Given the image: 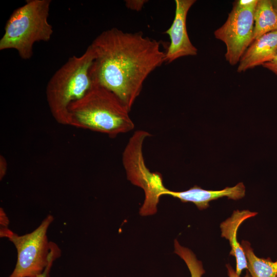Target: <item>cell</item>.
Here are the masks:
<instances>
[{"instance_id":"obj_1","label":"cell","mask_w":277,"mask_h":277,"mask_svg":"<svg viewBox=\"0 0 277 277\" xmlns=\"http://www.w3.org/2000/svg\"><path fill=\"white\" fill-rule=\"evenodd\" d=\"M94 53L91 74L95 85L113 93L129 112L149 74L165 63L159 42L142 32L105 30L90 45Z\"/></svg>"},{"instance_id":"obj_2","label":"cell","mask_w":277,"mask_h":277,"mask_svg":"<svg viewBox=\"0 0 277 277\" xmlns=\"http://www.w3.org/2000/svg\"><path fill=\"white\" fill-rule=\"evenodd\" d=\"M68 111V125L106 134L111 138L134 128L130 112L120 100L98 85L72 103Z\"/></svg>"},{"instance_id":"obj_3","label":"cell","mask_w":277,"mask_h":277,"mask_svg":"<svg viewBox=\"0 0 277 277\" xmlns=\"http://www.w3.org/2000/svg\"><path fill=\"white\" fill-rule=\"evenodd\" d=\"M95 55L89 45L81 56L70 57L48 81L46 95L55 120L68 125L69 106L85 96L95 85L91 67Z\"/></svg>"},{"instance_id":"obj_4","label":"cell","mask_w":277,"mask_h":277,"mask_svg":"<svg viewBox=\"0 0 277 277\" xmlns=\"http://www.w3.org/2000/svg\"><path fill=\"white\" fill-rule=\"evenodd\" d=\"M51 0H27L13 11L0 40V50L15 49L23 60L33 55L34 44L48 42L53 30L48 22Z\"/></svg>"},{"instance_id":"obj_5","label":"cell","mask_w":277,"mask_h":277,"mask_svg":"<svg viewBox=\"0 0 277 277\" xmlns=\"http://www.w3.org/2000/svg\"><path fill=\"white\" fill-rule=\"evenodd\" d=\"M53 221L49 214L40 225L29 233L18 235L8 228L1 229V237L8 238L17 252L15 267L9 277H37L43 273L50 261L61 254L58 247L49 242L48 229Z\"/></svg>"},{"instance_id":"obj_6","label":"cell","mask_w":277,"mask_h":277,"mask_svg":"<svg viewBox=\"0 0 277 277\" xmlns=\"http://www.w3.org/2000/svg\"><path fill=\"white\" fill-rule=\"evenodd\" d=\"M150 136L151 134L145 130L135 131L122 155L127 179L145 192L144 202L140 209V214L143 216L156 212L160 197L168 190L163 184L162 175L159 172H151L145 164L143 145L144 140Z\"/></svg>"},{"instance_id":"obj_7","label":"cell","mask_w":277,"mask_h":277,"mask_svg":"<svg viewBox=\"0 0 277 277\" xmlns=\"http://www.w3.org/2000/svg\"><path fill=\"white\" fill-rule=\"evenodd\" d=\"M256 5L241 7L234 3L225 23L214 32L215 38L225 44V57L231 65L239 63L253 42L254 14Z\"/></svg>"},{"instance_id":"obj_8","label":"cell","mask_w":277,"mask_h":277,"mask_svg":"<svg viewBox=\"0 0 277 277\" xmlns=\"http://www.w3.org/2000/svg\"><path fill=\"white\" fill-rule=\"evenodd\" d=\"M195 2V0L175 1L173 21L164 32L169 36L170 41L165 52V63H170L183 56L197 55V50L191 42L186 28L188 12Z\"/></svg>"},{"instance_id":"obj_9","label":"cell","mask_w":277,"mask_h":277,"mask_svg":"<svg viewBox=\"0 0 277 277\" xmlns=\"http://www.w3.org/2000/svg\"><path fill=\"white\" fill-rule=\"evenodd\" d=\"M164 195H170L179 199L183 203H194L200 210L209 207L210 201L225 196L234 200L243 198L245 195V187L243 183H239L234 187L220 190L203 189L196 185L183 191H173L168 190Z\"/></svg>"},{"instance_id":"obj_10","label":"cell","mask_w":277,"mask_h":277,"mask_svg":"<svg viewBox=\"0 0 277 277\" xmlns=\"http://www.w3.org/2000/svg\"><path fill=\"white\" fill-rule=\"evenodd\" d=\"M277 53V30L254 40L241 57L237 71L243 72L271 61Z\"/></svg>"},{"instance_id":"obj_11","label":"cell","mask_w":277,"mask_h":277,"mask_svg":"<svg viewBox=\"0 0 277 277\" xmlns=\"http://www.w3.org/2000/svg\"><path fill=\"white\" fill-rule=\"evenodd\" d=\"M258 214L248 210L233 211L232 215L220 225L221 236L229 241L231 250L229 254L236 260L235 272L240 275L244 269H247V261L241 245L238 242L236 235L238 228L246 220Z\"/></svg>"},{"instance_id":"obj_12","label":"cell","mask_w":277,"mask_h":277,"mask_svg":"<svg viewBox=\"0 0 277 277\" xmlns=\"http://www.w3.org/2000/svg\"><path fill=\"white\" fill-rule=\"evenodd\" d=\"M277 30V10L272 0H259L254 14L253 41Z\"/></svg>"},{"instance_id":"obj_13","label":"cell","mask_w":277,"mask_h":277,"mask_svg":"<svg viewBox=\"0 0 277 277\" xmlns=\"http://www.w3.org/2000/svg\"><path fill=\"white\" fill-rule=\"evenodd\" d=\"M241 245L247 259V270L251 277H277V260L273 262L270 258L256 256L248 241L243 240Z\"/></svg>"},{"instance_id":"obj_14","label":"cell","mask_w":277,"mask_h":277,"mask_svg":"<svg viewBox=\"0 0 277 277\" xmlns=\"http://www.w3.org/2000/svg\"><path fill=\"white\" fill-rule=\"evenodd\" d=\"M174 251L186 263L191 277H202L205 273L201 261L198 260L194 253L188 248L181 246L176 239L174 242Z\"/></svg>"},{"instance_id":"obj_15","label":"cell","mask_w":277,"mask_h":277,"mask_svg":"<svg viewBox=\"0 0 277 277\" xmlns=\"http://www.w3.org/2000/svg\"><path fill=\"white\" fill-rule=\"evenodd\" d=\"M147 1L145 0H128L125 1L126 6L134 11H140Z\"/></svg>"},{"instance_id":"obj_16","label":"cell","mask_w":277,"mask_h":277,"mask_svg":"<svg viewBox=\"0 0 277 277\" xmlns=\"http://www.w3.org/2000/svg\"><path fill=\"white\" fill-rule=\"evenodd\" d=\"M262 66L270 70L277 76V53L271 61L265 63Z\"/></svg>"},{"instance_id":"obj_17","label":"cell","mask_w":277,"mask_h":277,"mask_svg":"<svg viewBox=\"0 0 277 277\" xmlns=\"http://www.w3.org/2000/svg\"><path fill=\"white\" fill-rule=\"evenodd\" d=\"M7 171V163L5 157L0 155V180H2L5 176Z\"/></svg>"},{"instance_id":"obj_18","label":"cell","mask_w":277,"mask_h":277,"mask_svg":"<svg viewBox=\"0 0 277 277\" xmlns=\"http://www.w3.org/2000/svg\"><path fill=\"white\" fill-rule=\"evenodd\" d=\"M259 0H239L234 3L238 6L241 7H249L256 5Z\"/></svg>"},{"instance_id":"obj_19","label":"cell","mask_w":277,"mask_h":277,"mask_svg":"<svg viewBox=\"0 0 277 277\" xmlns=\"http://www.w3.org/2000/svg\"><path fill=\"white\" fill-rule=\"evenodd\" d=\"M226 267L227 269L228 275L229 277H241L235 272V270L232 267L230 264H227ZM243 277H251L248 271H246L245 275Z\"/></svg>"},{"instance_id":"obj_20","label":"cell","mask_w":277,"mask_h":277,"mask_svg":"<svg viewBox=\"0 0 277 277\" xmlns=\"http://www.w3.org/2000/svg\"><path fill=\"white\" fill-rule=\"evenodd\" d=\"M9 223V220L2 208H1V225L3 228H7Z\"/></svg>"},{"instance_id":"obj_21","label":"cell","mask_w":277,"mask_h":277,"mask_svg":"<svg viewBox=\"0 0 277 277\" xmlns=\"http://www.w3.org/2000/svg\"><path fill=\"white\" fill-rule=\"evenodd\" d=\"M52 264L53 262H50L43 273L39 275L37 277H48Z\"/></svg>"},{"instance_id":"obj_22","label":"cell","mask_w":277,"mask_h":277,"mask_svg":"<svg viewBox=\"0 0 277 277\" xmlns=\"http://www.w3.org/2000/svg\"><path fill=\"white\" fill-rule=\"evenodd\" d=\"M272 1L274 8L277 10V0H272Z\"/></svg>"}]
</instances>
